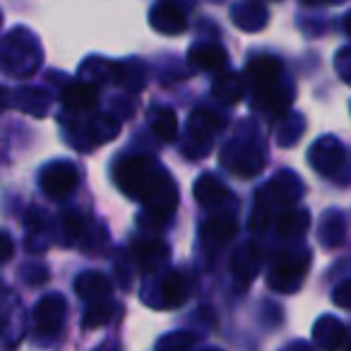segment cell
<instances>
[{
    "mask_svg": "<svg viewBox=\"0 0 351 351\" xmlns=\"http://www.w3.org/2000/svg\"><path fill=\"white\" fill-rule=\"evenodd\" d=\"M58 320H60V303L56 298H46V301L39 303L36 308V322H39L41 330L51 332L58 327Z\"/></svg>",
    "mask_w": 351,
    "mask_h": 351,
    "instance_id": "cell-2",
    "label": "cell"
},
{
    "mask_svg": "<svg viewBox=\"0 0 351 351\" xmlns=\"http://www.w3.org/2000/svg\"><path fill=\"white\" fill-rule=\"evenodd\" d=\"M87 99H92V92H89V89L75 87V89H68V92H65V104H68V106H73V108L89 106L92 101H87Z\"/></svg>",
    "mask_w": 351,
    "mask_h": 351,
    "instance_id": "cell-3",
    "label": "cell"
},
{
    "mask_svg": "<svg viewBox=\"0 0 351 351\" xmlns=\"http://www.w3.org/2000/svg\"><path fill=\"white\" fill-rule=\"evenodd\" d=\"M10 255H12V241L8 239V234L0 231V263L10 260Z\"/></svg>",
    "mask_w": 351,
    "mask_h": 351,
    "instance_id": "cell-4",
    "label": "cell"
},
{
    "mask_svg": "<svg viewBox=\"0 0 351 351\" xmlns=\"http://www.w3.org/2000/svg\"><path fill=\"white\" fill-rule=\"evenodd\" d=\"M75 186V171L70 169L68 164H53L49 166V169L44 171V176H41V188H44L49 195H65V193H70Z\"/></svg>",
    "mask_w": 351,
    "mask_h": 351,
    "instance_id": "cell-1",
    "label": "cell"
}]
</instances>
